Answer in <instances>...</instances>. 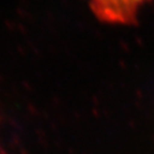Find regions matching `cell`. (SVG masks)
I'll return each mask as SVG.
<instances>
[{"instance_id":"1","label":"cell","mask_w":154,"mask_h":154,"mask_svg":"<svg viewBox=\"0 0 154 154\" xmlns=\"http://www.w3.org/2000/svg\"><path fill=\"white\" fill-rule=\"evenodd\" d=\"M151 0H88L90 12L96 20L109 26L137 25L142 7Z\"/></svg>"}]
</instances>
